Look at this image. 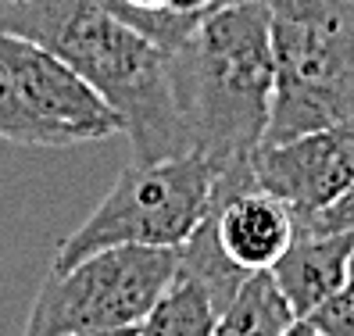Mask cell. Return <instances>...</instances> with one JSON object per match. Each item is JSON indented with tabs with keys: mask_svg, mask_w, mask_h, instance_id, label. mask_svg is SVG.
<instances>
[{
	"mask_svg": "<svg viewBox=\"0 0 354 336\" xmlns=\"http://www.w3.org/2000/svg\"><path fill=\"white\" fill-rule=\"evenodd\" d=\"M215 168L201 154L133 161L93 215L57 243L50 268H72L108 247H183L212 212Z\"/></svg>",
	"mask_w": 354,
	"mask_h": 336,
	"instance_id": "obj_4",
	"label": "cell"
},
{
	"mask_svg": "<svg viewBox=\"0 0 354 336\" xmlns=\"http://www.w3.org/2000/svg\"><path fill=\"white\" fill-rule=\"evenodd\" d=\"M0 32L72 65L115 108L133 161L190 154L169 54L115 15L111 0H0Z\"/></svg>",
	"mask_w": 354,
	"mask_h": 336,
	"instance_id": "obj_2",
	"label": "cell"
},
{
	"mask_svg": "<svg viewBox=\"0 0 354 336\" xmlns=\"http://www.w3.org/2000/svg\"><path fill=\"white\" fill-rule=\"evenodd\" d=\"M279 336H322L315 326H311V319H294V322H290Z\"/></svg>",
	"mask_w": 354,
	"mask_h": 336,
	"instance_id": "obj_17",
	"label": "cell"
},
{
	"mask_svg": "<svg viewBox=\"0 0 354 336\" xmlns=\"http://www.w3.org/2000/svg\"><path fill=\"white\" fill-rule=\"evenodd\" d=\"M218 8V0H172V11H186V15H204Z\"/></svg>",
	"mask_w": 354,
	"mask_h": 336,
	"instance_id": "obj_16",
	"label": "cell"
},
{
	"mask_svg": "<svg viewBox=\"0 0 354 336\" xmlns=\"http://www.w3.org/2000/svg\"><path fill=\"white\" fill-rule=\"evenodd\" d=\"M179 272L176 247H108L39 283L22 336H82L133 329Z\"/></svg>",
	"mask_w": 354,
	"mask_h": 336,
	"instance_id": "obj_5",
	"label": "cell"
},
{
	"mask_svg": "<svg viewBox=\"0 0 354 336\" xmlns=\"http://www.w3.org/2000/svg\"><path fill=\"white\" fill-rule=\"evenodd\" d=\"M0 61L8 65L29 115L44 133V147L97 143L122 133L111 104L47 47L15 32H0Z\"/></svg>",
	"mask_w": 354,
	"mask_h": 336,
	"instance_id": "obj_6",
	"label": "cell"
},
{
	"mask_svg": "<svg viewBox=\"0 0 354 336\" xmlns=\"http://www.w3.org/2000/svg\"><path fill=\"white\" fill-rule=\"evenodd\" d=\"M344 4H354V0H344Z\"/></svg>",
	"mask_w": 354,
	"mask_h": 336,
	"instance_id": "obj_21",
	"label": "cell"
},
{
	"mask_svg": "<svg viewBox=\"0 0 354 336\" xmlns=\"http://www.w3.org/2000/svg\"><path fill=\"white\" fill-rule=\"evenodd\" d=\"M272 11L276 90L265 143L354 118V4L261 0ZM261 143V147H265Z\"/></svg>",
	"mask_w": 354,
	"mask_h": 336,
	"instance_id": "obj_3",
	"label": "cell"
},
{
	"mask_svg": "<svg viewBox=\"0 0 354 336\" xmlns=\"http://www.w3.org/2000/svg\"><path fill=\"white\" fill-rule=\"evenodd\" d=\"M126 4H133V8H151V11H158V8H172V0H126Z\"/></svg>",
	"mask_w": 354,
	"mask_h": 336,
	"instance_id": "obj_18",
	"label": "cell"
},
{
	"mask_svg": "<svg viewBox=\"0 0 354 336\" xmlns=\"http://www.w3.org/2000/svg\"><path fill=\"white\" fill-rule=\"evenodd\" d=\"M297 225L301 229H315V233H351L354 229V183H351V190L337 204H329L326 212H319V215L297 218Z\"/></svg>",
	"mask_w": 354,
	"mask_h": 336,
	"instance_id": "obj_15",
	"label": "cell"
},
{
	"mask_svg": "<svg viewBox=\"0 0 354 336\" xmlns=\"http://www.w3.org/2000/svg\"><path fill=\"white\" fill-rule=\"evenodd\" d=\"M304 319H311L322 336H354V286L337 290Z\"/></svg>",
	"mask_w": 354,
	"mask_h": 336,
	"instance_id": "obj_14",
	"label": "cell"
},
{
	"mask_svg": "<svg viewBox=\"0 0 354 336\" xmlns=\"http://www.w3.org/2000/svg\"><path fill=\"white\" fill-rule=\"evenodd\" d=\"M218 311L207 301V293L176 272L172 286L161 293V301L151 308V315L136 326L133 336H212Z\"/></svg>",
	"mask_w": 354,
	"mask_h": 336,
	"instance_id": "obj_12",
	"label": "cell"
},
{
	"mask_svg": "<svg viewBox=\"0 0 354 336\" xmlns=\"http://www.w3.org/2000/svg\"><path fill=\"white\" fill-rule=\"evenodd\" d=\"M354 183V118L326 125L254 154V186L286 200L297 218L337 204Z\"/></svg>",
	"mask_w": 354,
	"mask_h": 336,
	"instance_id": "obj_7",
	"label": "cell"
},
{
	"mask_svg": "<svg viewBox=\"0 0 354 336\" xmlns=\"http://www.w3.org/2000/svg\"><path fill=\"white\" fill-rule=\"evenodd\" d=\"M0 140L18 143V147H44V133H39L36 118L29 115L4 61H0Z\"/></svg>",
	"mask_w": 354,
	"mask_h": 336,
	"instance_id": "obj_13",
	"label": "cell"
},
{
	"mask_svg": "<svg viewBox=\"0 0 354 336\" xmlns=\"http://www.w3.org/2000/svg\"><path fill=\"white\" fill-rule=\"evenodd\" d=\"M351 247H354V229L351 233H315V229L297 225L294 243L268 268L297 319L311 315L326 297L347 286Z\"/></svg>",
	"mask_w": 354,
	"mask_h": 336,
	"instance_id": "obj_9",
	"label": "cell"
},
{
	"mask_svg": "<svg viewBox=\"0 0 354 336\" xmlns=\"http://www.w3.org/2000/svg\"><path fill=\"white\" fill-rule=\"evenodd\" d=\"M136 333V326L133 329H111V333H82V336H133Z\"/></svg>",
	"mask_w": 354,
	"mask_h": 336,
	"instance_id": "obj_19",
	"label": "cell"
},
{
	"mask_svg": "<svg viewBox=\"0 0 354 336\" xmlns=\"http://www.w3.org/2000/svg\"><path fill=\"white\" fill-rule=\"evenodd\" d=\"M179 250V276L194 279L204 293L207 301L215 304V311L222 315L225 304L240 293V286L247 283V276L251 272L240 268L233 258L222 250L218 236H215V222H212V212L204 215V222L190 233V240H186Z\"/></svg>",
	"mask_w": 354,
	"mask_h": 336,
	"instance_id": "obj_11",
	"label": "cell"
},
{
	"mask_svg": "<svg viewBox=\"0 0 354 336\" xmlns=\"http://www.w3.org/2000/svg\"><path fill=\"white\" fill-rule=\"evenodd\" d=\"M212 222L222 250L247 272L272 268L297 236L294 207L261 186L212 197Z\"/></svg>",
	"mask_w": 354,
	"mask_h": 336,
	"instance_id": "obj_8",
	"label": "cell"
},
{
	"mask_svg": "<svg viewBox=\"0 0 354 336\" xmlns=\"http://www.w3.org/2000/svg\"><path fill=\"white\" fill-rule=\"evenodd\" d=\"M347 286H354V247H351V261H347Z\"/></svg>",
	"mask_w": 354,
	"mask_h": 336,
	"instance_id": "obj_20",
	"label": "cell"
},
{
	"mask_svg": "<svg viewBox=\"0 0 354 336\" xmlns=\"http://www.w3.org/2000/svg\"><path fill=\"white\" fill-rule=\"evenodd\" d=\"M190 154L215 168V197L254 186V154L272 118V11L261 0L212 8L169 50Z\"/></svg>",
	"mask_w": 354,
	"mask_h": 336,
	"instance_id": "obj_1",
	"label": "cell"
},
{
	"mask_svg": "<svg viewBox=\"0 0 354 336\" xmlns=\"http://www.w3.org/2000/svg\"><path fill=\"white\" fill-rule=\"evenodd\" d=\"M11 4H15V0H11Z\"/></svg>",
	"mask_w": 354,
	"mask_h": 336,
	"instance_id": "obj_22",
	"label": "cell"
},
{
	"mask_svg": "<svg viewBox=\"0 0 354 336\" xmlns=\"http://www.w3.org/2000/svg\"><path fill=\"white\" fill-rule=\"evenodd\" d=\"M297 315L286 304L272 272H251L240 293L215 319L212 336H279Z\"/></svg>",
	"mask_w": 354,
	"mask_h": 336,
	"instance_id": "obj_10",
	"label": "cell"
}]
</instances>
